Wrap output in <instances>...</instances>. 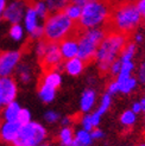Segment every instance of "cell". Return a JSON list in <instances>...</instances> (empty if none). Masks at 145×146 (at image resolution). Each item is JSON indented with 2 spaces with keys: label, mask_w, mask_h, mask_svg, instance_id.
Segmentation results:
<instances>
[{
  "label": "cell",
  "mask_w": 145,
  "mask_h": 146,
  "mask_svg": "<svg viewBox=\"0 0 145 146\" xmlns=\"http://www.w3.org/2000/svg\"><path fill=\"white\" fill-rule=\"evenodd\" d=\"M126 43V35L113 31L105 36L94 56L100 71L105 72L110 70L111 64L118 58Z\"/></svg>",
  "instance_id": "cell-1"
},
{
  "label": "cell",
  "mask_w": 145,
  "mask_h": 146,
  "mask_svg": "<svg viewBox=\"0 0 145 146\" xmlns=\"http://www.w3.org/2000/svg\"><path fill=\"white\" fill-rule=\"evenodd\" d=\"M142 14L133 1H122L111 12V24L115 32L127 35L134 31L142 23Z\"/></svg>",
  "instance_id": "cell-2"
},
{
  "label": "cell",
  "mask_w": 145,
  "mask_h": 146,
  "mask_svg": "<svg viewBox=\"0 0 145 146\" xmlns=\"http://www.w3.org/2000/svg\"><path fill=\"white\" fill-rule=\"evenodd\" d=\"M111 12L108 0H90L82 7L78 26H81L82 30L102 27L107 20H110Z\"/></svg>",
  "instance_id": "cell-3"
},
{
  "label": "cell",
  "mask_w": 145,
  "mask_h": 146,
  "mask_svg": "<svg viewBox=\"0 0 145 146\" xmlns=\"http://www.w3.org/2000/svg\"><path fill=\"white\" fill-rule=\"evenodd\" d=\"M44 27V37L48 42L59 43L66 39L67 37L75 31V23L70 20L63 11L51 13L45 19Z\"/></svg>",
  "instance_id": "cell-4"
},
{
  "label": "cell",
  "mask_w": 145,
  "mask_h": 146,
  "mask_svg": "<svg viewBox=\"0 0 145 146\" xmlns=\"http://www.w3.org/2000/svg\"><path fill=\"white\" fill-rule=\"evenodd\" d=\"M106 31L102 27H95V29H87L83 30L81 35L77 37V57L82 60L84 63L94 60V56L100 45L101 40L105 38Z\"/></svg>",
  "instance_id": "cell-5"
},
{
  "label": "cell",
  "mask_w": 145,
  "mask_h": 146,
  "mask_svg": "<svg viewBox=\"0 0 145 146\" xmlns=\"http://www.w3.org/2000/svg\"><path fill=\"white\" fill-rule=\"evenodd\" d=\"M47 138V129L39 122L31 121L20 126L17 138L13 140L14 146H39Z\"/></svg>",
  "instance_id": "cell-6"
},
{
  "label": "cell",
  "mask_w": 145,
  "mask_h": 146,
  "mask_svg": "<svg viewBox=\"0 0 145 146\" xmlns=\"http://www.w3.org/2000/svg\"><path fill=\"white\" fill-rule=\"evenodd\" d=\"M20 51L12 50L0 54V77H9L20 62Z\"/></svg>",
  "instance_id": "cell-7"
},
{
  "label": "cell",
  "mask_w": 145,
  "mask_h": 146,
  "mask_svg": "<svg viewBox=\"0 0 145 146\" xmlns=\"http://www.w3.org/2000/svg\"><path fill=\"white\" fill-rule=\"evenodd\" d=\"M25 11L26 6L24 0H12L9 5H6L1 17L11 24H19L24 18Z\"/></svg>",
  "instance_id": "cell-8"
},
{
  "label": "cell",
  "mask_w": 145,
  "mask_h": 146,
  "mask_svg": "<svg viewBox=\"0 0 145 146\" xmlns=\"http://www.w3.org/2000/svg\"><path fill=\"white\" fill-rule=\"evenodd\" d=\"M42 60H43L44 67L50 70H55L59 65H61L62 55H61L59 44H57V43L48 42L45 52H44V56L42 57Z\"/></svg>",
  "instance_id": "cell-9"
},
{
  "label": "cell",
  "mask_w": 145,
  "mask_h": 146,
  "mask_svg": "<svg viewBox=\"0 0 145 146\" xmlns=\"http://www.w3.org/2000/svg\"><path fill=\"white\" fill-rule=\"evenodd\" d=\"M112 105V96L110 95V94H104L102 98H101V101H100V106L99 108L96 109L95 112H93V113H89L90 115V120H92V125L93 127L95 128L100 125V121H101V118L106 114V112L110 109Z\"/></svg>",
  "instance_id": "cell-10"
},
{
  "label": "cell",
  "mask_w": 145,
  "mask_h": 146,
  "mask_svg": "<svg viewBox=\"0 0 145 146\" xmlns=\"http://www.w3.org/2000/svg\"><path fill=\"white\" fill-rule=\"evenodd\" d=\"M59 46L62 58H64V60H70V58L77 57L78 46H77V39L75 37L69 36V37H67L60 43Z\"/></svg>",
  "instance_id": "cell-11"
},
{
  "label": "cell",
  "mask_w": 145,
  "mask_h": 146,
  "mask_svg": "<svg viewBox=\"0 0 145 146\" xmlns=\"http://www.w3.org/2000/svg\"><path fill=\"white\" fill-rule=\"evenodd\" d=\"M20 129L18 121H5L0 127V138L7 143H13Z\"/></svg>",
  "instance_id": "cell-12"
},
{
  "label": "cell",
  "mask_w": 145,
  "mask_h": 146,
  "mask_svg": "<svg viewBox=\"0 0 145 146\" xmlns=\"http://www.w3.org/2000/svg\"><path fill=\"white\" fill-rule=\"evenodd\" d=\"M95 102H96L95 90L92 88L86 89L82 93L81 99H80V109H81V112L84 114L90 113V111L94 108V106H95Z\"/></svg>",
  "instance_id": "cell-13"
},
{
  "label": "cell",
  "mask_w": 145,
  "mask_h": 146,
  "mask_svg": "<svg viewBox=\"0 0 145 146\" xmlns=\"http://www.w3.org/2000/svg\"><path fill=\"white\" fill-rule=\"evenodd\" d=\"M63 68L68 75L78 76L84 69V62L82 60H80L78 57H74V58H70V60H67Z\"/></svg>",
  "instance_id": "cell-14"
},
{
  "label": "cell",
  "mask_w": 145,
  "mask_h": 146,
  "mask_svg": "<svg viewBox=\"0 0 145 146\" xmlns=\"http://www.w3.org/2000/svg\"><path fill=\"white\" fill-rule=\"evenodd\" d=\"M38 16H37V13L35 12L33 10V7L30 6V7H27L25 13H24V27H25V30L29 32V33H31L36 27H37L39 25V21H38Z\"/></svg>",
  "instance_id": "cell-15"
},
{
  "label": "cell",
  "mask_w": 145,
  "mask_h": 146,
  "mask_svg": "<svg viewBox=\"0 0 145 146\" xmlns=\"http://www.w3.org/2000/svg\"><path fill=\"white\" fill-rule=\"evenodd\" d=\"M42 83L48 86V87H51L54 89H57L62 84V76L60 74V71H56V70L48 71L45 74V76L43 77Z\"/></svg>",
  "instance_id": "cell-16"
},
{
  "label": "cell",
  "mask_w": 145,
  "mask_h": 146,
  "mask_svg": "<svg viewBox=\"0 0 145 146\" xmlns=\"http://www.w3.org/2000/svg\"><path fill=\"white\" fill-rule=\"evenodd\" d=\"M19 112H20V106L18 102L16 101L10 102L9 105H6V108L4 111L5 121H17Z\"/></svg>",
  "instance_id": "cell-17"
},
{
  "label": "cell",
  "mask_w": 145,
  "mask_h": 146,
  "mask_svg": "<svg viewBox=\"0 0 145 146\" xmlns=\"http://www.w3.org/2000/svg\"><path fill=\"white\" fill-rule=\"evenodd\" d=\"M38 96L44 104H50V102L54 101V99L56 96V89L42 83L38 89Z\"/></svg>",
  "instance_id": "cell-18"
},
{
  "label": "cell",
  "mask_w": 145,
  "mask_h": 146,
  "mask_svg": "<svg viewBox=\"0 0 145 146\" xmlns=\"http://www.w3.org/2000/svg\"><path fill=\"white\" fill-rule=\"evenodd\" d=\"M133 70H134V63L132 61L131 62H124V63H121L120 71H119V74L117 75V80H115V81L119 83L121 81H124V80L131 77Z\"/></svg>",
  "instance_id": "cell-19"
},
{
  "label": "cell",
  "mask_w": 145,
  "mask_h": 146,
  "mask_svg": "<svg viewBox=\"0 0 145 146\" xmlns=\"http://www.w3.org/2000/svg\"><path fill=\"white\" fill-rule=\"evenodd\" d=\"M136 43H126V45L124 46V49L121 50L120 52V57L118 60L124 63V62H131L134 57V54H136Z\"/></svg>",
  "instance_id": "cell-20"
},
{
  "label": "cell",
  "mask_w": 145,
  "mask_h": 146,
  "mask_svg": "<svg viewBox=\"0 0 145 146\" xmlns=\"http://www.w3.org/2000/svg\"><path fill=\"white\" fill-rule=\"evenodd\" d=\"M74 140L78 146H90L93 144V139L88 131H84L83 128L76 131L74 134Z\"/></svg>",
  "instance_id": "cell-21"
},
{
  "label": "cell",
  "mask_w": 145,
  "mask_h": 146,
  "mask_svg": "<svg viewBox=\"0 0 145 146\" xmlns=\"http://www.w3.org/2000/svg\"><path fill=\"white\" fill-rule=\"evenodd\" d=\"M115 82H117V81H115ZM137 84H138L137 78L133 77V76H131V77H128V78H126V80H124V81H121V82L118 83L119 92L122 93V94H130V93H132L136 89Z\"/></svg>",
  "instance_id": "cell-22"
},
{
  "label": "cell",
  "mask_w": 145,
  "mask_h": 146,
  "mask_svg": "<svg viewBox=\"0 0 145 146\" xmlns=\"http://www.w3.org/2000/svg\"><path fill=\"white\" fill-rule=\"evenodd\" d=\"M81 12H82V7L74 4H68L63 9V13L72 21H78L80 17H81Z\"/></svg>",
  "instance_id": "cell-23"
},
{
  "label": "cell",
  "mask_w": 145,
  "mask_h": 146,
  "mask_svg": "<svg viewBox=\"0 0 145 146\" xmlns=\"http://www.w3.org/2000/svg\"><path fill=\"white\" fill-rule=\"evenodd\" d=\"M43 1L45 3L49 12H51V13L63 11L64 7L68 4H70V0H43Z\"/></svg>",
  "instance_id": "cell-24"
},
{
  "label": "cell",
  "mask_w": 145,
  "mask_h": 146,
  "mask_svg": "<svg viewBox=\"0 0 145 146\" xmlns=\"http://www.w3.org/2000/svg\"><path fill=\"white\" fill-rule=\"evenodd\" d=\"M59 138L62 146H70L74 140V132H72L71 127H63L59 133Z\"/></svg>",
  "instance_id": "cell-25"
},
{
  "label": "cell",
  "mask_w": 145,
  "mask_h": 146,
  "mask_svg": "<svg viewBox=\"0 0 145 146\" xmlns=\"http://www.w3.org/2000/svg\"><path fill=\"white\" fill-rule=\"evenodd\" d=\"M18 75H19V78L20 81L23 83H27L30 82L31 80V76H32V72H31V68L29 67L26 63H21V64H18Z\"/></svg>",
  "instance_id": "cell-26"
},
{
  "label": "cell",
  "mask_w": 145,
  "mask_h": 146,
  "mask_svg": "<svg viewBox=\"0 0 145 146\" xmlns=\"http://www.w3.org/2000/svg\"><path fill=\"white\" fill-rule=\"evenodd\" d=\"M9 35L11 39H13L14 42H20L24 38V27L20 24H12V26L10 27Z\"/></svg>",
  "instance_id": "cell-27"
},
{
  "label": "cell",
  "mask_w": 145,
  "mask_h": 146,
  "mask_svg": "<svg viewBox=\"0 0 145 146\" xmlns=\"http://www.w3.org/2000/svg\"><path fill=\"white\" fill-rule=\"evenodd\" d=\"M136 120H137V114H134L131 109L122 112V114L120 115V122L126 127L133 126L136 123Z\"/></svg>",
  "instance_id": "cell-28"
},
{
  "label": "cell",
  "mask_w": 145,
  "mask_h": 146,
  "mask_svg": "<svg viewBox=\"0 0 145 146\" xmlns=\"http://www.w3.org/2000/svg\"><path fill=\"white\" fill-rule=\"evenodd\" d=\"M33 10H35L36 13H37L38 18H41V19H47L48 16H49L48 6L45 5V3L43 1V0H39V1H37V3L35 4Z\"/></svg>",
  "instance_id": "cell-29"
},
{
  "label": "cell",
  "mask_w": 145,
  "mask_h": 146,
  "mask_svg": "<svg viewBox=\"0 0 145 146\" xmlns=\"http://www.w3.org/2000/svg\"><path fill=\"white\" fill-rule=\"evenodd\" d=\"M17 121H18V123L20 126L26 125V123L31 122V113H30V111L26 109V108H20V112L18 114Z\"/></svg>",
  "instance_id": "cell-30"
},
{
  "label": "cell",
  "mask_w": 145,
  "mask_h": 146,
  "mask_svg": "<svg viewBox=\"0 0 145 146\" xmlns=\"http://www.w3.org/2000/svg\"><path fill=\"white\" fill-rule=\"evenodd\" d=\"M60 114L57 113V112H55V111H48L45 114H44V119H45V121L47 122H49V123H55V122H57L60 120Z\"/></svg>",
  "instance_id": "cell-31"
},
{
  "label": "cell",
  "mask_w": 145,
  "mask_h": 146,
  "mask_svg": "<svg viewBox=\"0 0 145 146\" xmlns=\"http://www.w3.org/2000/svg\"><path fill=\"white\" fill-rule=\"evenodd\" d=\"M81 125H82V128L84 131H88V132H90V131L94 128L93 125H92V120H90L89 113L88 114H84V116H83L82 120H81Z\"/></svg>",
  "instance_id": "cell-32"
},
{
  "label": "cell",
  "mask_w": 145,
  "mask_h": 146,
  "mask_svg": "<svg viewBox=\"0 0 145 146\" xmlns=\"http://www.w3.org/2000/svg\"><path fill=\"white\" fill-rule=\"evenodd\" d=\"M137 81L142 84H145V61H143L138 68V72H137Z\"/></svg>",
  "instance_id": "cell-33"
},
{
  "label": "cell",
  "mask_w": 145,
  "mask_h": 146,
  "mask_svg": "<svg viewBox=\"0 0 145 146\" xmlns=\"http://www.w3.org/2000/svg\"><path fill=\"white\" fill-rule=\"evenodd\" d=\"M47 44L48 42H44V40H39L36 45V54L39 58H42L44 56V52H45V49H47Z\"/></svg>",
  "instance_id": "cell-34"
},
{
  "label": "cell",
  "mask_w": 145,
  "mask_h": 146,
  "mask_svg": "<svg viewBox=\"0 0 145 146\" xmlns=\"http://www.w3.org/2000/svg\"><path fill=\"white\" fill-rule=\"evenodd\" d=\"M30 36H31L32 39H41L43 36H44V27H43V25L39 24V25L30 33Z\"/></svg>",
  "instance_id": "cell-35"
},
{
  "label": "cell",
  "mask_w": 145,
  "mask_h": 146,
  "mask_svg": "<svg viewBox=\"0 0 145 146\" xmlns=\"http://www.w3.org/2000/svg\"><path fill=\"white\" fill-rule=\"evenodd\" d=\"M90 137H92V139L93 140H98V139H102V138L105 137V133H104V131L102 129H100L99 127H95V128H93L90 131Z\"/></svg>",
  "instance_id": "cell-36"
},
{
  "label": "cell",
  "mask_w": 145,
  "mask_h": 146,
  "mask_svg": "<svg viewBox=\"0 0 145 146\" xmlns=\"http://www.w3.org/2000/svg\"><path fill=\"white\" fill-rule=\"evenodd\" d=\"M120 67H121V62L118 60H115L112 64H111V67H110V71H111V74L114 75V76H117L119 74V71H120Z\"/></svg>",
  "instance_id": "cell-37"
},
{
  "label": "cell",
  "mask_w": 145,
  "mask_h": 146,
  "mask_svg": "<svg viewBox=\"0 0 145 146\" xmlns=\"http://www.w3.org/2000/svg\"><path fill=\"white\" fill-rule=\"evenodd\" d=\"M106 93L110 94L111 96H113V95H115L117 93H119V86H118V83L115 82V81L111 82L110 84H108V87H107V92H106Z\"/></svg>",
  "instance_id": "cell-38"
},
{
  "label": "cell",
  "mask_w": 145,
  "mask_h": 146,
  "mask_svg": "<svg viewBox=\"0 0 145 146\" xmlns=\"http://www.w3.org/2000/svg\"><path fill=\"white\" fill-rule=\"evenodd\" d=\"M6 106L5 104V94H4V84L1 81V77H0V107Z\"/></svg>",
  "instance_id": "cell-39"
},
{
  "label": "cell",
  "mask_w": 145,
  "mask_h": 146,
  "mask_svg": "<svg viewBox=\"0 0 145 146\" xmlns=\"http://www.w3.org/2000/svg\"><path fill=\"white\" fill-rule=\"evenodd\" d=\"M137 7H138L142 17L145 18V0H139V1L137 3Z\"/></svg>",
  "instance_id": "cell-40"
},
{
  "label": "cell",
  "mask_w": 145,
  "mask_h": 146,
  "mask_svg": "<svg viewBox=\"0 0 145 146\" xmlns=\"http://www.w3.org/2000/svg\"><path fill=\"white\" fill-rule=\"evenodd\" d=\"M131 111H132L134 114H139V113H142V107H140L139 101H138V102H134V104L132 105Z\"/></svg>",
  "instance_id": "cell-41"
},
{
  "label": "cell",
  "mask_w": 145,
  "mask_h": 146,
  "mask_svg": "<svg viewBox=\"0 0 145 146\" xmlns=\"http://www.w3.org/2000/svg\"><path fill=\"white\" fill-rule=\"evenodd\" d=\"M90 0H70V4H74V5H77L80 7H83L86 4H88Z\"/></svg>",
  "instance_id": "cell-42"
},
{
  "label": "cell",
  "mask_w": 145,
  "mask_h": 146,
  "mask_svg": "<svg viewBox=\"0 0 145 146\" xmlns=\"http://www.w3.org/2000/svg\"><path fill=\"white\" fill-rule=\"evenodd\" d=\"M70 123H71V119L70 118H68V116H66V118H62L61 125L63 127H70Z\"/></svg>",
  "instance_id": "cell-43"
},
{
  "label": "cell",
  "mask_w": 145,
  "mask_h": 146,
  "mask_svg": "<svg viewBox=\"0 0 145 146\" xmlns=\"http://www.w3.org/2000/svg\"><path fill=\"white\" fill-rule=\"evenodd\" d=\"M143 39H144L143 33L137 32V33L134 35V42H137V43H142V42H143Z\"/></svg>",
  "instance_id": "cell-44"
},
{
  "label": "cell",
  "mask_w": 145,
  "mask_h": 146,
  "mask_svg": "<svg viewBox=\"0 0 145 146\" xmlns=\"http://www.w3.org/2000/svg\"><path fill=\"white\" fill-rule=\"evenodd\" d=\"M6 7V0H0V18L3 16V12Z\"/></svg>",
  "instance_id": "cell-45"
},
{
  "label": "cell",
  "mask_w": 145,
  "mask_h": 146,
  "mask_svg": "<svg viewBox=\"0 0 145 146\" xmlns=\"http://www.w3.org/2000/svg\"><path fill=\"white\" fill-rule=\"evenodd\" d=\"M139 104H140V107H142V112H145V94H144V96L140 99Z\"/></svg>",
  "instance_id": "cell-46"
},
{
  "label": "cell",
  "mask_w": 145,
  "mask_h": 146,
  "mask_svg": "<svg viewBox=\"0 0 145 146\" xmlns=\"http://www.w3.org/2000/svg\"><path fill=\"white\" fill-rule=\"evenodd\" d=\"M39 146H50V145H49V144H41Z\"/></svg>",
  "instance_id": "cell-47"
},
{
  "label": "cell",
  "mask_w": 145,
  "mask_h": 146,
  "mask_svg": "<svg viewBox=\"0 0 145 146\" xmlns=\"http://www.w3.org/2000/svg\"><path fill=\"white\" fill-rule=\"evenodd\" d=\"M139 146H145V143H144V144H140Z\"/></svg>",
  "instance_id": "cell-48"
},
{
  "label": "cell",
  "mask_w": 145,
  "mask_h": 146,
  "mask_svg": "<svg viewBox=\"0 0 145 146\" xmlns=\"http://www.w3.org/2000/svg\"><path fill=\"white\" fill-rule=\"evenodd\" d=\"M144 113H145V112H144Z\"/></svg>",
  "instance_id": "cell-49"
}]
</instances>
